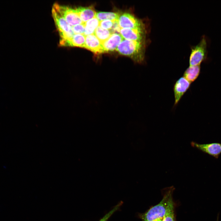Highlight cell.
I'll return each instance as SVG.
<instances>
[{"instance_id": "6", "label": "cell", "mask_w": 221, "mask_h": 221, "mask_svg": "<svg viewBox=\"0 0 221 221\" xmlns=\"http://www.w3.org/2000/svg\"><path fill=\"white\" fill-rule=\"evenodd\" d=\"M118 21L121 28L145 29L142 22L129 13L119 15Z\"/></svg>"}, {"instance_id": "14", "label": "cell", "mask_w": 221, "mask_h": 221, "mask_svg": "<svg viewBox=\"0 0 221 221\" xmlns=\"http://www.w3.org/2000/svg\"><path fill=\"white\" fill-rule=\"evenodd\" d=\"M200 71V65L190 66L184 71L183 76L192 83L198 77Z\"/></svg>"}, {"instance_id": "11", "label": "cell", "mask_w": 221, "mask_h": 221, "mask_svg": "<svg viewBox=\"0 0 221 221\" xmlns=\"http://www.w3.org/2000/svg\"><path fill=\"white\" fill-rule=\"evenodd\" d=\"M124 39L120 34H112L106 41L101 43L104 53L116 49L118 45Z\"/></svg>"}, {"instance_id": "15", "label": "cell", "mask_w": 221, "mask_h": 221, "mask_svg": "<svg viewBox=\"0 0 221 221\" xmlns=\"http://www.w3.org/2000/svg\"><path fill=\"white\" fill-rule=\"evenodd\" d=\"M100 21L94 17L84 23L85 31L84 35L85 36L94 34L96 28L99 26Z\"/></svg>"}, {"instance_id": "16", "label": "cell", "mask_w": 221, "mask_h": 221, "mask_svg": "<svg viewBox=\"0 0 221 221\" xmlns=\"http://www.w3.org/2000/svg\"><path fill=\"white\" fill-rule=\"evenodd\" d=\"M119 14L118 13L99 12L96 13L95 17L99 21L104 20H118Z\"/></svg>"}, {"instance_id": "19", "label": "cell", "mask_w": 221, "mask_h": 221, "mask_svg": "<svg viewBox=\"0 0 221 221\" xmlns=\"http://www.w3.org/2000/svg\"><path fill=\"white\" fill-rule=\"evenodd\" d=\"M114 21L110 20H103L100 21L99 26L104 29L110 30L113 26Z\"/></svg>"}, {"instance_id": "12", "label": "cell", "mask_w": 221, "mask_h": 221, "mask_svg": "<svg viewBox=\"0 0 221 221\" xmlns=\"http://www.w3.org/2000/svg\"><path fill=\"white\" fill-rule=\"evenodd\" d=\"M76 11L83 23L95 17L96 12L93 6L75 8Z\"/></svg>"}, {"instance_id": "5", "label": "cell", "mask_w": 221, "mask_h": 221, "mask_svg": "<svg viewBox=\"0 0 221 221\" xmlns=\"http://www.w3.org/2000/svg\"><path fill=\"white\" fill-rule=\"evenodd\" d=\"M53 6L59 11L70 26H73L83 23L75 8L60 5L56 3Z\"/></svg>"}, {"instance_id": "9", "label": "cell", "mask_w": 221, "mask_h": 221, "mask_svg": "<svg viewBox=\"0 0 221 221\" xmlns=\"http://www.w3.org/2000/svg\"><path fill=\"white\" fill-rule=\"evenodd\" d=\"M145 29L121 28L120 33L126 40L145 41Z\"/></svg>"}, {"instance_id": "13", "label": "cell", "mask_w": 221, "mask_h": 221, "mask_svg": "<svg viewBox=\"0 0 221 221\" xmlns=\"http://www.w3.org/2000/svg\"><path fill=\"white\" fill-rule=\"evenodd\" d=\"M85 36L83 34H74L71 39L60 45V46L77 47L84 48Z\"/></svg>"}, {"instance_id": "21", "label": "cell", "mask_w": 221, "mask_h": 221, "mask_svg": "<svg viewBox=\"0 0 221 221\" xmlns=\"http://www.w3.org/2000/svg\"><path fill=\"white\" fill-rule=\"evenodd\" d=\"M120 205V204H119L115 207L99 221H107L112 214L117 210Z\"/></svg>"}, {"instance_id": "4", "label": "cell", "mask_w": 221, "mask_h": 221, "mask_svg": "<svg viewBox=\"0 0 221 221\" xmlns=\"http://www.w3.org/2000/svg\"><path fill=\"white\" fill-rule=\"evenodd\" d=\"M207 41L206 37L203 36L199 43L191 48L190 54L189 66L200 65L205 61L207 56Z\"/></svg>"}, {"instance_id": "2", "label": "cell", "mask_w": 221, "mask_h": 221, "mask_svg": "<svg viewBox=\"0 0 221 221\" xmlns=\"http://www.w3.org/2000/svg\"><path fill=\"white\" fill-rule=\"evenodd\" d=\"M145 41H139L124 39L118 45L116 50L120 54L128 56L138 63L144 59Z\"/></svg>"}, {"instance_id": "18", "label": "cell", "mask_w": 221, "mask_h": 221, "mask_svg": "<svg viewBox=\"0 0 221 221\" xmlns=\"http://www.w3.org/2000/svg\"><path fill=\"white\" fill-rule=\"evenodd\" d=\"M72 30L74 34H84L85 31L84 23L72 26Z\"/></svg>"}, {"instance_id": "20", "label": "cell", "mask_w": 221, "mask_h": 221, "mask_svg": "<svg viewBox=\"0 0 221 221\" xmlns=\"http://www.w3.org/2000/svg\"><path fill=\"white\" fill-rule=\"evenodd\" d=\"M163 221H176L175 210L168 213L166 215Z\"/></svg>"}, {"instance_id": "1", "label": "cell", "mask_w": 221, "mask_h": 221, "mask_svg": "<svg viewBox=\"0 0 221 221\" xmlns=\"http://www.w3.org/2000/svg\"><path fill=\"white\" fill-rule=\"evenodd\" d=\"M174 190L172 186L166 189L160 202L140 215L142 221H163L168 213L175 210V204L173 197Z\"/></svg>"}, {"instance_id": "7", "label": "cell", "mask_w": 221, "mask_h": 221, "mask_svg": "<svg viewBox=\"0 0 221 221\" xmlns=\"http://www.w3.org/2000/svg\"><path fill=\"white\" fill-rule=\"evenodd\" d=\"M191 83L184 76L180 77L176 81L173 88L175 99L174 106L178 103L183 95L189 89Z\"/></svg>"}, {"instance_id": "10", "label": "cell", "mask_w": 221, "mask_h": 221, "mask_svg": "<svg viewBox=\"0 0 221 221\" xmlns=\"http://www.w3.org/2000/svg\"><path fill=\"white\" fill-rule=\"evenodd\" d=\"M84 48L96 54L104 53L102 44L94 34L85 36Z\"/></svg>"}, {"instance_id": "17", "label": "cell", "mask_w": 221, "mask_h": 221, "mask_svg": "<svg viewBox=\"0 0 221 221\" xmlns=\"http://www.w3.org/2000/svg\"><path fill=\"white\" fill-rule=\"evenodd\" d=\"M94 34L102 43L107 40L112 33L110 30L104 29L99 26L95 29Z\"/></svg>"}, {"instance_id": "22", "label": "cell", "mask_w": 221, "mask_h": 221, "mask_svg": "<svg viewBox=\"0 0 221 221\" xmlns=\"http://www.w3.org/2000/svg\"><path fill=\"white\" fill-rule=\"evenodd\" d=\"M218 217H219V216H217V221H218V219H219V218H218Z\"/></svg>"}, {"instance_id": "8", "label": "cell", "mask_w": 221, "mask_h": 221, "mask_svg": "<svg viewBox=\"0 0 221 221\" xmlns=\"http://www.w3.org/2000/svg\"><path fill=\"white\" fill-rule=\"evenodd\" d=\"M191 145L202 152L207 153L216 158H218L221 153V143H212L200 144L194 142H191Z\"/></svg>"}, {"instance_id": "3", "label": "cell", "mask_w": 221, "mask_h": 221, "mask_svg": "<svg viewBox=\"0 0 221 221\" xmlns=\"http://www.w3.org/2000/svg\"><path fill=\"white\" fill-rule=\"evenodd\" d=\"M52 11V17L60 37V44L71 39L74 34L72 26L53 6Z\"/></svg>"}]
</instances>
